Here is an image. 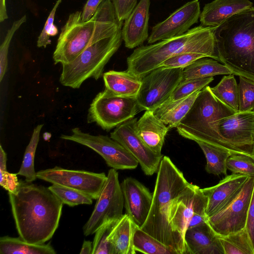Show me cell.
<instances>
[{
    "label": "cell",
    "mask_w": 254,
    "mask_h": 254,
    "mask_svg": "<svg viewBox=\"0 0 254 254\" xmlns=\"http://www.w3.org/2000/svg\"><path fill=\"white\" fill-rule=\"evenodd\" d=\"M9 201L19 237L33 244L50 240L57 230L64 203L48 188L19 181Z\"/></svg>",
    "instance_id": "cell-1"
},
{
    "label": "cell",
    "mask_w": 254,
    "mask_h": 254,
    "mask_svg": "<svg viewBox=\"0 0 254 254\" xmlns=\"http://www.w3.org/2000/svg\"><path fill=\"white\" fill-rule=\"evenodd\" d=\"M213 27L199 25L186 33L136 48L127 58V70L142 78L162 63L184 53H196L220 62Z\"/></svg>",
    "instance_id": "cell-2"
},
{
    "label": "cell",
    "mask_w": 254,
    "mask_h": 254,
    "mask_svg": "<svg viewBox=\"0 0 254 254\" xmlns=\"http://www.w3.org/2000/svg\"><path fill=\"white\" fill-rule=\"evenodd\" d=\"M220 62L234 75L254 81V6L213 27Z\"/></svg>",
    "instance_id": "cell-3"
},
{
    "label": "cell",
    "mask_w": 254,
    "mask_h": 254,
    "mask_svg": "<svg viewBox=\"0 0 254 254\" xmlns=\"http://www.w3.org/2000/svg\"><path fill=\"white\" fill-rule=\"evenodd\" d=\"M189 184L170 158L163 156L157 173L150 211L140 228L178 254H185V252L169 224V212L173 200Z\"/></svg>",
    "instance_id": "cell-4"
},
{
    "label": "cell",
    "mask_w": 254,
    "mask_h": 254,
    "mask_svg": "<svg viewBox=\"0 0 254 254\" xmlns=\"http://www.w3.org/2000/svg\"><path fill=\"white\" fill-rule=\"evenodd\" d=\"M123 24L117 18L112 4L107 1L99 5L88 21L82 20L81 11L70 14L58 39L53 57L55 64L71 62L91 43L114 33Z\"/></svg>",
    "instance_id": "cell-5"
},
{
    "label": "cell",
    "mask_w": 254,
    "mask_h": 254,
    "mask_svg": "<svg viewBox=\"0 0 254 254\" xmlns=\"http://www.w3.org/2000/svg\"><path fill=\"white\" fill-rule=\"evenodd\" d=\"M235 113L213 95L210 86H206L200 91L177 130L183 137L196 142H203L233 154L239 153L221 136L219 128L220 121Z\"/></svg>",
    "instance_id": "cell-6"
},
{
    "label": "cell",
    "mask_w": 254,
    "mask_h": 254,
    "mask_svg": "<svg viewBox=\"0 0 254 254\" xmlns=\"http://www.w3.org/2000/svg\"><path fill=\"white\" fill-rule=\"evenodd\" d=\"M122 27L91 43L71 62L62 64L60 83L64 86L79 88L86 80L98 79L104 67L118 50L122 41Z\"/></svg>",
    "instance_id": "cell-7"
},
{
    "label": "cell",
    "mask_w": 254,
    "mask_h": 254,
    "mask_svg": "<svg viewBox=\"0 0 254 254\" xmlns=\"http://www.w3.org/2000/svg\"><path fill=\"white\" fill-rule=\"evenodd\" d=\"M140 111L136 97L118 95L105 88L90 104L87 122L109 131L133 118Z\"/></svg>",
    "instance_id": "cell-8"
},
{
    "label": "cell",
    "mask_w": 254,
    "mask_h": 254,
    "mask_svg": "<svg viewBox=\"0 0 254 254\" xmlns=\"http://www.w3.org/2000/svg\"><path fill=\"white\" fill-rule=\"evenodd\" d=\"M183 70L159 66L142 77L136 97L140 111H153L167 101L182 80Z\"/></svg>",
    "instance_id": "cell-9"
},
{
    "label": "cell",
    "mask_w": 254,
    "mask_h": 254,
    "mask_svg": "<svg viewBox=\"0 0 254 254\" xmlns=\"http://www.w3.org/2000/svg\"><path fill=\"white\" fill-rule=\"evenodd\" d=\"M124 198L116 170L108 171L106 182L89 218L83 227L85 236L95 234L103 224L123 215Z\"/></svg>",
    "instance_id": "cell-10"
},
{
    "label": "cell",
    "mask_w": 254,
    "mask_h": 254,
    "mask_svg": "<svg viewBox=\"0 0 254 254\" xmlns=\"http://www.w3.org/2000/svg\"><path fill=\"white\" fill-rule=\"evenodd\" d=\"M60 138L92 149L102 157L109 167L116 170L134 169L139 164L124 146L107 135H94L75 127L70 134H62Z\"/></svg>",
    "instance_id": "cell-11"
},
{
    "label": "cell",
    "mask_w": 254,
    "mask_h": 254,
    "mask_svg": "<svg viewBox=\"0 0 254 254\" xmlns=\"http://www.w3.org/2000/svg\"><path fill=\"white\" fill-rule=\"evenodd\" d=\"M254 187V176L249 177L231 201L208 217L209 224L218 236H226L246 228Z\"/></svg>",
    "instance_id": "cell-12"
},
{
    "label": "cell",
    "mask_w": 254,
    "mask_h": 254,
    "mask_svg": "<svg viewBox=\"0 0 254 254\" xmlns=\"http://www.w3.org/2000/svg\"><path fill=\"white\" fill-rule=\"evenodd\" d=\"M36 173L37 179L74 189L96 200L107 179L104 173L69 170L58 166L40 170Z\"/></svg>",
    "instance_id": "cell-13"
},
{
    "label": "cell",
    "mask_w": 254,
    "mask_h": 254,
    "mask_svg": "<svg viewBox=\"0 0 254 254\" xmlns=\"http://www.w3.org/2000/svg\"><path fill=\"white\" fill-rule=\"evenodd\" d=\"M137 120L133 118L121 124L112 131L110 137L124 146L137 160L147 176L157 173L163 157L147 147L137 133Z\"/></svg>",
    "instance_id": "cell-14"
},
{
    "label": "cell",
    "mask_w": 254,
    "mask_h": 254,
    "mask_svg": "<svg viewBox=\"0 0 254 254\" xmlns=\"http://www.w3.org/2000/svg\"><path fill=\"white\" fill-rule=\"evenodd\" d=\"M219 132L239 153L254 158V111L238 112L222 119Z\"/></svg>",
    "instance_id": "cell-15"
},
{
    "label": "cell",
    "mask_w": 254,
    "mask_h": 254,
    "mask_svg": "<svg viewBox=\"0 0 254 254\" xmlns=\"http://www.w3.org/2000/svg\"><path fill=\"white\" fill-rule=\"evenodd\" d=\"M200 13L199 0L187 2L153 27L147 39L148 43L152 44L186 33L198 22Z\"/></svg>",
    "instance_id": "cell-16"
},
{
    "label": "cell",
    "mask_w": 254,
    "mask_h": 254,
    "mask_svg": "<svg viewBox=\"0 0 254 254\" xmlns=\"http://www.w3.org/2000/svg\"><path fill=\"white\" fill-rule=\"evenodd\" d=\"M121 186L126 213L140 228L150 211L153 193L142 183L132 177L125 179Z\"/></svg>",
    "instance_id": "cell-17"
},
{
    "label": "cell",
    "mask_w": 254,
    "mask_h": 254,
    "mask_svg": "<svg viewBox=\"0 0 254 254\" xmlns=\"http://www.w3.org/2000/svg\"><path fill=\"white\" fill-rule=\"evenodd\" d=\"M198 188L197 186L190 183L184 190L173 200L169 210V224L185 254H189L185 240V233L193 214Z\"/></svg>",
    "instance_id": "cell-18"
},
{
    "label": "cell",
    "mask_w": 254,
    "mask_h": 254,
    "mask_svg": "<svg viewBox=\"0 0 254 254\" xmlns=\"http://www.w3.org/2000/svg\"><path fill=\"white\" fill-rule=\"evenodd\" d=\"M249 176L232 173L217 185L201 189L208 197L206 215L211 216L231 201L240 192Z\"/></svg>",
    "instance_id": "cell-19"
},
{
    "label": "cell",
    "mask_w": 254,
    "mask_h": 254,
    "mask_svg": "<svg viewBox=\"0 0 254 254\" xmlns=\"http://www.w3.org/2000/svg\"><path fill=\"white\" fill-rule=\"evenodd\" d=\"M150 0H140L122 27L125 46L133 49L141 46L147 40Z\"/></svg>",
    "instance_id": "cell-20"
},
{
    "label": "cell",
    "mask_w": 254,
    "mask_h": 254,
    "mask_svg": "<svg viewBox=\"0 0 254 254\" xmlns=\"http://www.w3.org/2000/svg\"><path fill=\"white\" fill-rule=\"evenodd\" d=\"M185 240L189 254H224L219 237L208 221L188 229Z\"/></svg>",
    "instance_id": "cell-21"
},
{
    "label": "cell",
    "mask_w": 254,
    "mask_h": 254,
    "mask_svg": "<svg viewBox=\"0 0 254 254\" xmlns=\"http://www.w3.org/2000/svg\"><path fill=\"white\" fill-rule=\"evenodd\" d=\"M253 6L249 0H214L205 4L201 12V25L215 27L242 11Z\"/></svg>",
    "instance_id": "cell-22"
},
{
    "label": "cell",
    "mask_w": 254,
    "mask_h": 254,
    "mask_svg": "<svg viewBox=\"0 0 254 254\" xmlns=\"http://www.w3.org/2000/svg\"><path fill=\"white\" fill-rule=\"evenodd\" d=\"M137 134L145 144L155 153L162 155L165 136L169 130L151 110H146L137 121Z\"/></svg>",
    "instance_id": "cell-23"
},
{
    "label": "cell",
    "mask_w": 254,
    "mask_h": 254,
    "mask_svg": "<svg viewBox=\"0 0 254 254\" xmlns=\"http://www.w3.org/2000/svg\"><path fill=\"white\" fill-rule=\"evenodd\" d=\"M139 227L126 213L118 221L111 231L109 240L112 254H135L133 236Z\"/></svg>",
    "instance_id": "cell-24"
},
{
    "label": "cell",
    "mask_w": 254,
    "mask_h": 254,
    "mask_svg": "<svg viewBox=\"0 0 254 254\" xmlns=\"http://www.w3.org/2000/svg\"><path fill=\"white\" fill-rule=\"evenodd\" d=\"M103 77L105 88L120 96L136 97L141 85V78L127 70H110Z\"/></svg>",
    "instance_id": "cell-25"
},
{
    "label": "cell",
    "mask_w": 254,
    "mask_h": 254,
    "mask_svg": "<svg viewBox=\"0 0 254 254\" xmlns=\"http://www.w3.org/2000/svg\"><path fill=\"white\" fill-rule=\"evenodd\" d=\"M200 91L182 99L167 101L152 111L157 118L168 125L169 129L176 127L190 109Z\"/></svg>",
    "instance_id": "cell-26"
},
{
    "label": "cell",
    "mask_w": 254,
    "mask_h": 254,
    "mask_svg": "<svg viewBox=\"0 0 254 254\" xmlns=\"http://www.w3.org/2000/svg\"><path fill=\"white\" fill-rule=\"evenodd\" d=\"M50 243L42 244L29 243L18 238L4 236L0 238V254H56Z\"/></svg>",
    "instance_id": "cell-27"
},
{
    "label": "cell",
    "mask_w": 254,
    "mask_h": 254,
    "mask_svg": "<svg viewBox=\"0 0 254 254\" xmlns=\"http://www.w3.org/2000/svg\"><path fill=\"white\" fill-rule=\"evenodd\" d=\"M232 71L225 65L208 57L199 59L184 68L181 81L193 78L213 77L216 75L231 74Z\"/></svg>",
    "instance_id": "cell-28"
},
{
    "label": "cell",
    "mask_w": 254,
    "mask_h": 254,
    "mask_svg": "<svg viewBox=\"0 0 254 254\" xmlns=\"http://www.w3.org/2000/svg\"><path fill=\"white\" fill-rule=\"evenodd\" d=\"M206 160L205 170L214 175H227L226 162L232 153L229 150L203 142L198 141Z\"/></svg>",
    "instance_id": "cell-29"
},
{
    "label": "cell",
    "mask_w": 254,
    "mask_h": 254,
    "mask_svg": "<svg viewBox=\"0 0 254 254\" xmlns=\"http://www.w3.org/2000/svg\"><path fill=\"white\" fill-rule=\"evenodd\" d=\"M210 90L219 101L235 112H239L238 84L234 74L224 76L215 86L210 87Z\"/></svg>",
    "instance_id": "cell-30"
},
{
    "label": "cell",
    "mask_w": 254,
    "mask_h": 254,
    "mask_svg": "<svg viewBox=\"0 0 254 254\" xmlns=\"http://www.w3.org/2000/svg\"><path fill=\"white\" fill-rule=\"evenodd\" d=\"M224 254H254V249L247 229L220 236Z\"/></svg>",
    "instance_id": "cell-31"
},
{
    "label": "cell",
    "mask_w": 254,
    "mask_h": 254,
    "mask_svg": "<svg viewBox=\"0 0 254 254\" xmlns=\"http://www.w3.org/2000/svg\"><path fill=\"white\" fill-rule=\"evenodd\" d=\"M133 247L135 251L146 254H178L171 248L167 247L139 227L133 236Z\"/></svg>",
    "instance_id": "cell-32"
},
{
    "label": "cell",
    "mask_w": 254,
    "mask_h": 254,
    "mask_svg": "<svg viewBox=\"0 0 254 254\" xmlns=\"http://www.w3.org/2000/svg\"><path fill=\"white\" fill-rule=\"evenodd\" d=\"M43 124L38 125L34 129L29 143L27 146L21 167L16 173L25 177V181L32 182L36 180L37 172L34 169V158Z\"/></svg>",
    "instance_id": "cell-33"
},
{
    "label": "cell",
    "mask_w": 254,
    "mask_h": 254,
    "mask_svg": "<svg viewBox=\"0 0 254 254\" xmlns=\"http://www.w3.org/2000/svg\"><path fill=\"white\" fill-rule=\"evenodd\" d=\"M48 188L64 204L69 206L91 204L93 202L90 196L72 188L57 184H52Z\"/></svg>",
    "instance_id": "cell-34"
},
{
    "label": "cell",
    "mask_w": 254,
    "mask_h": 254,
    "mask_svg": "<svg viewBox=\"0 0 254 254\" xmlns=\"http://www.w3.org/2000/svg\"><path fill=\"white\" fill-rule=\"evenodd\" d=\"M118 220L108 221L96 231L92 242V254H112L109 237Z\"/></svg>",
    "instance_id": "cell-35"
},
{
    "label": "cell",
    "mask_w": 254,
    "mask_h": 254,
    "mask_svg": "<svg viewBox=\"0 0 254 254\" xmlns=\"http://www.w3.org/2000/svg\"><path fill=\"white\" fill-rule=\"evenodd\" d=\"M213 79V77H208L193 78L181 81L167 101H174L182 99L196 91L201 90L211 82Z\"/></svg>",
    "instance_id": "cell-36"
},
{
    "label": "cell",
    "mask_w": 254,
    "mask_h": 254,
    "mask_svg": "<svg viewBox=\"0 0 254 254\" xmlns=\"http://www.w3.org/2000/svg\"><path fill=\"white\" fill-rule=\"evenodd\" d=\"M239 112L254 111V81L239 76Z\"/></svg>",
    "instance_id": "cell-37"
},
{
    "label": "cell",
    "mask_w": 254,
    "mask_h": 254,
    "mask_svg": "<svg viewBox=\"0 0 254 254\" xmlns=\"http://www.w3.org/2000/svg\"><path fill=\"white\" fill-rule=\"evenodd\" d=\"M226 166L233 173L254 176V158L248 155L232 154L227 160Z\"/></svg>",
    "instance_id": "cell-38"
},
{
    "label": "cell",
    "mask_w": 254,
    "mask_h": 254,
    "mask_svg": "<svg viewBox=\"0 0 254 254\" xmlns=\"http://www.w3.org/2000/svg\"><path fill=\"white\" fill-rule=\"evenodd\" d=\"M26 16L24 15L14 21L7 30L4 40L0 46V81L6 73L8 65V52L10 43L15 32L26 22Z\"/></svg>",
    "instance_id": "cell-39"
},
{
    "label": "cell",
    "mask_w": 254,
    "mask_h": 254,
    "mask_svg": "<svg viewBox=\"0 0 254 254\" xmlns=\"http://www.w3.org/2000/svg\"><path fill=\"white\" fill-rule=\"evenodd\" d=\"M7 154L0 145V186L10 192H13L17 190L19 181L17 174L10 173L7 171Z\"/></svg>",
    "instance_id": "cell-40"
},
{
    "label": "cell",
    "mask_w": 254,
    "mask_h": 254,
    "mask_svg": "<svg viewBox=\"0 0 254 254\" xmlns=\"http://www.w3.org/2000/svg\"><path fill=\"white\" fill-rule=\"evenodd\" d=\"M62 0H57L51 11L44 27L38 37L37 43L38 47L46 48L47 45L50 44L51 43V41L50 40V37L54 36L58 33V29L54 25V22L56 11L61 4Z\"/></svg>",
    "instance_id": "cell-41"
},
{
    "label": "cell",
    "mask_w": 254,
    "mask_h": 254,
    "mask_svg": "<svg viewBox=\"0 0 254 254\" xmlns=\"http://www.w3.org/2000/svg\"><path fill=\"white\" fill-rule=\"evenodd\" d=\"M206 57L205 55L196 53H184L172 57L163 63L160 66L165 68H185L196 60Z\"/></svg>",
    "instance_id": "cell-42"
},
{
    "label": "cell",
    "mask_w": 254,
    "mask_h": 254,
    "mask_svg": "<svg viewBox=\"0 0 254 254\" xmlns=\"http://www.w3.org/2000/svg\"><path fill=\"white\" fill-rule=\"evenodd\" d=\"M137 0H112L114 9L118 19L126 20L137 5Z\"/></svg>",
    "instance_id": "cell-43"
},
{
    "label": "cell",
    "mask_w": 254,
    "mask_h": 254,
    "mask_svg": "<svg viewBox=\"0 0 254 254\" xmlns=\"http://www.w3.org/2000/svg\"><path fill=\"white\" fill-rule=\"evenodd\" d=\"M105 0H87L81 11V18L83 21L89 20L94 15L99 5Z\"/></svg>",
    "instance_id": "cell-44"
},
{
    "label": "cell",
    "mask_w": 254,
    "mask_h": 254,
    "mask_svg": "<svg viewBox=\"0 0 254 254\" xmlns=\"http://www.w3.org/2000/svg\"><path fill=\"white\" fill-rule=\"evenodd\" d=\"M246 229L250 236L254 249V187L249 208Z\"/></svg>",
    "instance_id": "cell-45"
},
{
    "label": "cell",
    "mask_w": 254,
    "mask_h": 254,
    "mask_svg": "<svg viewBox=\"0 0 254 254\" xmlns=\"http://www.w3.org/2000/svg\"><path fill=\"white\" fill-rule=\"evenodd\" d=\"M92 242L88 240H84L82 246L80 254H92Z\"/></svg>",
    "instance_id": "cell-46"
},
{
    "label": "cell",
    "mask_w": 254,
    "mask_h": 254,
    "mask_svg": "<svg viewBox=\"0 0 254 254\" xmlns=\"http://www.w3.org/2000/svg\"><path fill=\"white\" fill-rule=\"evenodd\" d=\"M8 18L5 0H0V22H2Z\"/></svg>",
    "instance_id": "cell-47"
}]
</instances>
